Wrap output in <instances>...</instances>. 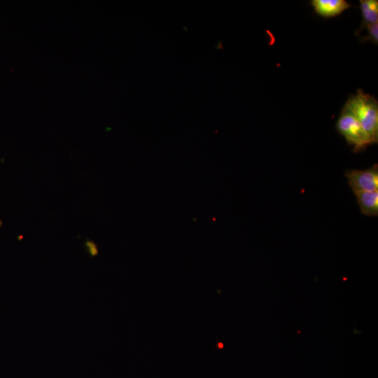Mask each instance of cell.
<instances>
[{"label": "cell", "mask_w": 378, "mask_h": 378, "mask_svg": "<svg viewBox=\"0 0 378 378\" xmlns=\"http://www.w3.org/2000/svg\"><path fill=\"white\" fill-rule=\"evenodd\" d=\"M358 119L373 144L378 141V102L372 96L358 90L344 105Z\"/></svg>", "instance_id": "cell-1"}, {"label": "cell", "mask_w": 378, "mask_h": 378, "mask_svg": "<svg viewBox=\"0 0 378 378\" xmlns=\"http://www.w3.org/2000/svg\"><path fill=\"white\" fill-rule=\"evenodd\" d=\"M337 130L358 152L373 144L355 115L344 106L337 121Z\"/></svg>", "instance_id": "cell-2"}, {"label": "cell", "mask_w": 378, "mask_h": 378, "mask_svg": "<svg viewBox=\"0 0 378 378\" xmlns=\"http://www.w3.org/2000/svg\"><path fill=\"white\" fill-rule=\"evenodd\" d=\"M344 175L354 193L378 190L377 164L365 169L348 170Z\"/></svg>", "instance_id": "cell-3"}, {"label": "cell", "mask_w": 378, "mask_h": 378, "mask_svg": "<svg viewBox=\"0 0 378 378\" xmlns=\"http://www.w3.org/2000/svg\"><path fill=\"white\" fill-rule=\"evenodd\" d=\"M311 4L315 12L323 18L337 16L351 6L345 0H312Z\"/></svg>", "instance_id": "cell-4"}, {"label": "cell", "mask_w": 378, "mask_h": 378, "mask_svg": "<svg viewBox=\"0 0 378 378\" xmlns=\"http://www.w3.org/2000/svg\"><path fill=\"white\" fill-rule=\"evenodd\" d=\"M354 194L363 214L368 216H378V190L363 191Z\"/></svg>", "instance_id": "cell-5"}, {"label": "cell", "mask_w": 378, "mask_h": 378, "mask_svg": "<svg viewBox=\"0 0 378 378\" xmlns=\"http://www.w3.org/2000/svg\"><path fill=\"white\" fill-rule=\"evenodd\" d=\"M360 8L361 10L363 22L357 32H360L370 24L378 23L377 0H360Z\"/></svg>", "instance_id": "cell-6"}, {"label": "cell", "mask_w": 378, "mask_h": 378, "mask_svg": "<svg viewBox=\"0 0 378 378\" xmlns=\"http://www.w3.org/2000/svg\"><path fill=\"white\" fill-rule=\"evenodd\" d=\"M368 34L363 38V41H370L374 44L378 43V23L370 24L365 27Z\"/></svg>", "instance_id": "cell-7"}, {"label": "cell", "mask_w": 378, "mask_h": 378, "mask_svg": "<svg viewBox=\"0 0 378 378\" xmlns=\"http://www.w3.org/2000/svg\"><path fill=\"white\" fill-rule=\"evenodd\" d=\"M1 221H0V225H1Z\"/></svg>", "instance_id": "cell-8"}]
</instances>
